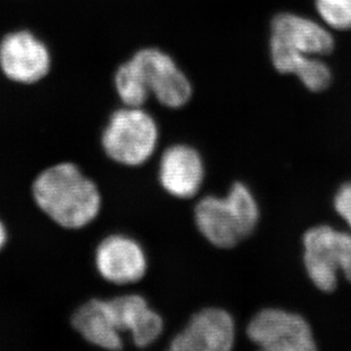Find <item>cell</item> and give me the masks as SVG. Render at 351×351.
<instances>
[{
	"mask_svg": "<svg viewBox=\"0 0 351 351\" xmlns=\"http://www.w3.org/2000/svg\"><path fill=\"white\" fill-rule=\"evenodd\" d=\"M333 46L331 34L313 21L292 14L273 20L271 51L315 56L331 53Z\"/></svg>",
	"mask_w": 351,
	"mask_h": 351,
	"instance_id": "cell-9",
	"label": "cell"
},
{
	"mask_svg": "<svg viewBox=\"0 0 351 351\" xmlns=\"http://www.w3.org/2000/svg\"><path fill=\"white\" fill-rule=\"evenodd\" d=\"M271 55L275 69L278 72L298 75L306 88L314 93L323 91L331 83V71L321 60L298 53L281 51H272Z\"/></svg>",
	"mask_w": 351,
	"mask_h": 351,
	"instance_id": "cell-14",
	"label": "cell"
},
{
	"mask_svg": "<svg viewBox=\"0 0 351 351\" xmlns=\"http://www.w3.org/2000/svg\"><path fill=\"white\" fill-rule=\"evenodd\" d=\"M146 79L150 93L169 108H180L189 101L191 84L172 57L162 50L146 48L132 57Z\"/></svg>",
	"mask_w": 351,
	"mask_h": 351,
	"instance_id": "cell-7",
	"label": "cell"
},
{
	"mask_svg": "<svg viewBox=\"0 0 351 351\" xmlns=\"http://www.w3.org/2000/svg\"><path fill=\"white\" fill-rule=\"evenodd\" d=\"M248 337L259 348L269 351H312V330L297 314L281 309H264L252 318Z\"/></svg>",
	"mask_w": 351,
	"mask_h": 351,
	"instance_id": "cell-5",
	"label": "cell"
},
{
	"mask_svg": "<svg viewBox=\"0 0 351 351\" xmlns=\"http://www.w3.org/2000/svg\"><path fill=\"white\" fill-rule=\"evenodd\" d=\"M204 180V165L191 147L176 145L166 150L159 166V181L169 195L191 198Z\"/></svg>",
	"mask_w": 351,
	"mask_h": 351,
	"instance_id": "cell-11",
	"label": "cell"
},
{
	"mask_svg": "<svg viewBox=\"0 0 351 351\" xmlns=\"http://www.w3.org/2000/svg\"><path fill=\"white\" fill-rule=\"evenodd\" d=\"M119 98L128 107H141L150 95L149 86L139 66L131 58L123 64L115 75Z\"/></svg>",
	"mask_w": 351,
	"mask_h": 351,
	"instance_id": "cell-15",
	"label": "cell"
},
{
	"mask_svg": "<svg viewBox=\"0 0 351 351\" xmlns=\"http://www.w3.org/2000/svg\"><path fill=\"white\" fill-rule=\"evenodd\" d=\"M119 332H130L134 345L146 348L153 345L162 332V319L138 295H128L108 300Z\"/></svg>",
	"mask_w": 351,
	"mask_h": 351,
	"instance_id": "cell-12",
	"label": "cell"
},
{
	"mask_svg": "<svg viewBox=\"0 0 351 351\" xmlns=\"http://www.w3.org/2000/svg\"><path fill=\"white\" fill-rule=\"evenodd\" d=\"M74 328L86 341L100 348H123L121 332L117 328L108 300L93 299L81 306L72 318Z\"/></svg>",
	"mask_w": 351,
	"mask_h": 351,
	"instance_id": "cell-13",
	"label": "cell"
},
{
	"mask_svg": "<svg viewBox=\"0 0 351 351\" xmlns=\"http://www.w3.org/2000/svg\"><path fill=\"white\" fill-rule=\"evenodd\" d=\"M96 265L106 281L128 285L145 276L147 259L138 242L124 235L114 234L103 240L97 249Z\"/></svg>",
	"mask_w": 351,
	"mask_h": 351,
	"instance_id": "cell-10",
	"label": "cell"
},
{
	"mask_svg": "<svg viewBox=\"0 0 351 351\" xmlns=\"http://www.w3.org/2000/svg\"><path fill=\"white\" fill-rule=\"evenodd\" d=\"M304 245L306 269L319 290L333 291L339 271L351 282V234L328 226H316L304 235Z\"/></svg>",
	"mask_w": 351,
	"mask_h": 351,
	"instance_id": "cell-4",
	"label": "cell"
},
{
	"mask_svg": "<svg viewBox=\"0 0 351 351\" xmlns=\"http://www.w3.org/2000/svg\"><path fill=\"white\" fill-rule=\"evenodd\" d=\"M234 343V323L229 313L206 308L171 342L174 351H229Z\"/></svg>",
	"mask_w": 351,
	"mask_h": 351,
	"instance_id": "cell-8",
	"label": "cell"
},
{
	"mask_svg": "<svg viewBox=\"0 0 351 351\" xmlns=\"http://www.w3.org/2000/svg\"><path fill=\"white\" fill-rule=\"evenodd\" d=\"M323 20L339 30L351 29V0H316Z\"/></svg>",
	"mask_w": 351,
	"mask_h": 351,
	"instance_id": "cell-16",
	"label": "cell"
},
{
	"mask_svg": "<svg viewBox=\"0 0 351 351\" xmlns=\"http://www.w3.org/2000/svg\"><path fill=\"white\" fill-rule=\"evenodd\" d=\"M156 122L141 107H128L112 115L103 134L104 150L115 162L141 165L156 149Z\"/></svg>",
	"mask_w": 351,
	"mask_h": 351,
	"instance_id": "cell-3",
	"label": "cell"
},
{
	"mask_svg": "<svg viewBox=\"0 0 351 351\" xmlns=\"http://www.w3.org/2000/svg\"><path fill=\"white\" fill-rule=\"evenodd\" d=\"M51 57L46 45L27 31L7 34L0 43V67L8 79L30 84L46 77Z\"/></svg>",
	"mask_w": 351,
	"mask_h": 351,
	"instance_id": "cell-6",
	"label": "cell"
},
{
	"mask_svg": "<svg viewBox=\"0 0 351 351\" xmlns=\"http://www.w3.org/2000/svg\"><path fill=\"white\" fill-rule=\"evenodd\" d=\"M258 206L242 183H234L226 198L206 197L195 206V224L210 243L232 248L247 238L258 222Z\"/></svg>",
	"mask_w": 351,
	"mask_h": 351,
	"instance_id": "cell-2",
	"label": "cell"
},
{
	"mask_svg": "<svg viewBox=\"0 0 351 351\" xmlns=\"http://www.w3.org/2000/svg\"><path fill=\"white\" fill-rule=\"evenodd\" d=\"M32 191L39 208L66 229H81L90 224L101 205L96 184L72 162L45 169L34 181Z\"/></svg>",
	"mask_w": 351,
	"mask_h": 351,
	"instance_id": "cell-1",
	"label": "cell"
},
{
	"mask_svg": "<svg viewBox=\"0 0 351 351\" xmlns=\"http://www.w3.org/2000/svg\"><path fill=\"white\" fill-rule=\"evenodd\" d=\"M7 233L5 226H3V223L0 222V249L3 248L5 243H6Z\"/></svg>",
	"mask_w": 351,
	"mask_h": 351,
	"instance_id": "cell-18",
	"label": "cell"
},
{
	"mask_svg": "<svg viewBox=\"0 0 351 351\" xmlns=\"http://www.w3.org/2000/svg\"><path fill=\"white\" fill-rule=\"evenodd\" d=\"M335 207L339 215L346 219L351 228V183H347L340 188L335 195Z\"/></svg>",
	"mask_w": 351,
	"mask_h": 351,
	"instance_id": "cell-17",
	"label": "cell"
}]
</instances>
